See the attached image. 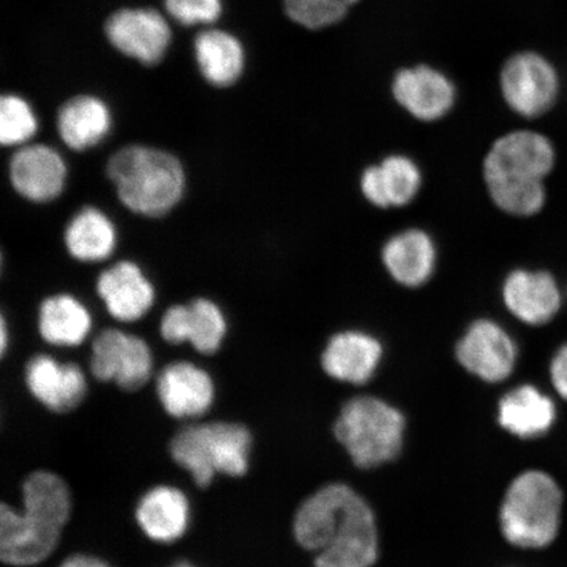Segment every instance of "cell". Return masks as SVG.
I'll return each instance as SVG.
<instances>
[{
    "label": "cell",
    "instance_id": "14",
    "mask_svg": "<svg viewBox=\"0 0 567 567\" xmlns=\"http://www.w3.org/2000/svg\"><path fill=\"white\" fill-rule=\"evenodd\" d=\"M24 384L35 401L54 414H68L86 400L89 382L81 365L61 363L47 353L33 354L24 368Z\"/></svg>",
    "mask_w": 567,
    "mask_h": 567
},
{
    "label": "cell",
    "instance_id": "5",
    "mask_svg": "<svg viewBox=\"0 0 567 567\" xmlns=\"http://www.w3.org/2000/svg\"><path fill=\"white\" fill-rule=\"evenodd\" d=\"M406 421L401 411L375 396H357L337 417L336 436L353 464L373 470L400 455Z\"/></svg>",
    "mask_w": 567,
    "mask_h": 567
},
{
    "label": "cell",
    "instance_id": "32",
    "mask_svg": "<svg viewBox=\"0 0 567 567\" xmlns=\"http://www.w3.org/2000/svg\"><path fill=\"white\" fill-rule=\"evenodd\" d=\"M169 19L183 27L212 25L223 17V0H163Z\"/></svg>",
    "mask_w": 567,
    "mask_h": 567
},
{
    "label": "cell",
    "instance_id": "35",
    "mask_svg": "<svg viewBox=\"0 0 567 567\" xmlns=\"http://www.w3.org/2000/svg\"><path fill=\"white\" fill-rule=\"evenodd\" d=\"M10 344V330L9 323H7L4 316H2V322H0V350H2V357H4L7 349Z\"/></svg>",
    "mask_w": 567,
    "mask_h": 567
},
{
    "label": "cell",
    "instance_id": "18",
    "mask_svg": "<svg viewBox=\"0 0 567 567\" xmlns=\"http://www.w3.org/2000/svg\"><path fill=\"white\" fill-rule=\"evenodd\" d=\"M502 300L520 322L544 326L563 307V293L555 276L547 271L517 268L502 284Z\"/></svg>",
    "mask_w": 567,
    "mask_h": 567
},
{
    "label": "cell",
    "instance_id": "22",
    "mask_svg": "<svg viewBox=\"0 0 567 567\" xmlns=\"http://www.w3.org/2000/svg\"><path fill=\"white\" fill-rule=\"evenodd\" d=\"M390 278L406 288H420L435 274L437 248L434 238L422 229H406L390 237L381 250Z\"/></svg>",
    "mask_w": 567,
    "mask_h": 567
},
{
    "label": "cell",
    "instance_id": "13",
    "mask_svg": "<svg viewBox=\"0 0 567 567\" xmlns=\"http://www.w3.org/2000/svg\"><path fill=\"white\" fill-rule=\"evenodd\" d=\"M62 530L7 503L0 506V558L13 567L44 563L59 548Z\"/></svg>",
    "mask_w": 567,
    "mask_h": 567
},
{
    "label": "cell",
    "instance_id": "16",
    "mask_svg": "<svg viewBox=\"0 0 567 567\" xmlns=\"http://www.w3.org/2000/svg\"><path fill=\"white\" fill-rule=\"evenodd\" d=\"M95 288L106 313L122 323L141 321L157 301L153 281L133 260H118L104 269L97 276Z\"/></svg>",
    "mask_w": 567,
    "mask_h": 567
},
{
    "label": "cell",
    "instance_id": "15",
    "mask_svg": "<svg viewBox=\"0 0 567 567\" xmlns=\"http://www.w3.org/2000/svg\"><path fill=\"white\" fill-rule=\"evenodd\" d=\"M396 104L423 123L442 120L455 106V83L442 70L416 65L396 71L392 81Z\"/></svg>",
    "mask_w": 567,
    "mask_h": 567
},
{
    "label": "cell",
    "instance_id": "2",
    "mask_svg": "<svg viewBox=\"0 0 567 567\" xmlns=\"http://www.w3.org/2000/svg\"><path fill=\"white\" fill-rule=\"evenodd\" d=\"M105 174L120 203L145 218L166 217L187 190L186 168L165 148L142 144L120 147L106 162Z\"/></svg>",
    "mask_w": 567,
    "mask_h": 567
},
{
    "label": "cell",
    "instance_id": "24",
    "mask_svg": "<svg viewBox=\"0 0 567 567\" xmlns=\"http://www.w3.org/2000/svg\"><path fill=\"white\" fill-rule=\"evenodd\" d=\"M194 56L198 73L212 87H233L245 73L243 42L236 34L219 28H208L196 34Z\"/></svg>",
    "mask_w": 567,
    "mask_h": 567
},
{
    "label": "cell",
    "instance_id": "17",
    "mask_svg": "<svg viewBox=\"0 0 567 567\" xmlns=\"http://www.w3.org/2000/svg\"><path fill=\"white\" fill-rule=\"evenodd\" d=\"M155 392L165 413L179 421L202 417L216 401V385L209 372L186 360L162 368Z\"/></svg>",
    "mask_w": 567,
    "mask_h": 567
},
{
    "label": "cell",
    "instance_id": "6",
    "mask_svg": "<svg viewBox=\"0 0 567 567\" xmlns=\"http://www.w3.org/2000/svg\"><path fill=\"white\" fill-rule=\"evenodd\" d=\"M503 99L516 115L537 118L557 103L561 81L547 56L530 51L515 53L499 74Z\"/></svg>",
    "mask_w": 567,
    "mask_h": 567
},
{
    "label": "cell",
    "instance_id": "21",
    "mask_svg": "<svg viewBox=\"0 0 567 567\" xmlns=\"http://www.w3.org/2000/svg\"><path fill=\"white\" fill-rule=\"evenodd\" d=\"M382 354L384 349L378 338L360 330H346L330 338L321 363L331 379L363 385L378 371Z\"/></svg>",
    "mask_w": 567,
    "mask_h": 567
},
{
    "label": "cell",
    "instance_id": "29",
    "mask_svg": "<svg viewBox=\"0 0 567 567\" xmlns=\"http://www.w3.org/2000/svg\"><path fill=\"white\" fill-rule=\"evenodd\" d=\"M485 184L495 207L509 216H536L547 203L544 181L485 177Z\"/></svg>",
    "mask_w": 567,
    "mask_h": 567
},
{
    "label": "cell",
    "instance_id": "11",
    "mask_svg": "<svg viewBox=\"0 0 567 567\" xmlns=\"http://www.w3.org/2000/svg\"><path fill=\"white\" fill-rule=\"evenodd\" d=\"M456 358L465 370L486 382H502L512 375L517 347L508 332L493 319L474 321L456 346Z\"/></svg>",
    "mask_w": 567,
    "mask_h": 567
},
{
    "label": "cell",
    "instance_id": "36",
    "mask_svg": "<svg viewBox=\"0 0 567 567\" xmlns=\"http://www.w3.org/2000/svg\"><path fill=\"white\" fill-rule=\"evenodd\" d=\"M169 567H197V566L189 561H177Z\"/></svg>",
    "mask_w": 567,
    "mask_h": 567
},
{
    "label": "cell",
    "instance_id": "12",
    "mask_svg": "<svg viewBox=\"0 0 567 567\" xmlns=\"http://www.w3.org/2000/svg\"><path fill=\"white\" fill-rule=\"evenodd\" d=\"M9 177L13 190L24 200L49 204L65 193L69 167L54 147L28 144L12 154Z\"/></svg>",
    "mask_w": 567,
    "mask_h": 567
},
{
    "label": "cell",
    "instance_id": "31",
    "mask_svg": "<svg viewBox=\"0 0 567 567\" xmlns=\"http://www.w3.org/2000/svg\"><path fill=\"white\" fill-rule=\"evenodd\" d=\"M39 117L25 97L3 94L0 97V142L7 147L30 144L39 132Z\"/></svg>",
    "mask_w": 567,
    "mask_h": 567
},
{
    "label": "cell",
    "instance_id": "19",
    "mask_svg": "<svg viewBox=\"0 0 567 567\" xmlns=\"http://www.w3.org/2000/svg\"><path fill=\"white\" fill-rule=\"evenodd\" d=\"M136 523L148 540L168 545L187 534L193 508L186 493L173 485L148 488L138 499Z\"/></svg>",
    "mask_w": 567,
    "mask_h": 567
},
{
    "label": "cell",
    "instance_id": "34",
    "mask_svg": "<svg viewBox=\"0 0 567 567\" xmlns=\"http://www.w3.org/2000/svg\"><path fill=\"white\" fill-rule=\"evenodd\" d=\"M60 567H111L109 563L97 556L87 555V553H75L69 556Z\"/></svg>",
    "mask_w": 567,
    "mask_h": 567
},
{
    "label": "cell",
    "instance_id": "7",
    "mask_svg": "<svg viewBox=\"0 0 567 567\" xmlns=\"http://www.w3.org/2000/svg\"><path fill=\"white\" fill-rule=\"evenodd\" d=\"M104 35L117 53L145 68L159 65L173 42L167 18L144 6H126L110 13L104 21Z\"/></svg>",
    "mask_w": 567,
    "mask_h": 567
},
{
    "label": "cell",
    "instance_id": "8",
    "mask_svg": "<svg viewBox=\"0 0 567 567\" xmlns=\"http://www.w3.org/2000/svg\"><path fill=\"white\" fill-rule=\"evenodd\" d=\"M153 371V351L145 339L106 329L92 340L90 372L97 381L113 382L125 392H137L151 381Z\"/></svg>",
    "mask_w": 567,
    "mask_h": 567
},
{
    "label": "cell",
    "instance_id": "4",
    "mask_svg": "<svg viewBox=\"0 0 567 567\" xmlns=\"http://www.w3.org/2000/svg\"><path fill=\"white\" fill-rule=\"evenodd\" d=\"M563 506V491L555 478L542 471L523 472L503 498L502 534L517 548H547L561 527Z\"/></svg>",
    "mask_w": 567,
    "mask_h": 567
},
{
    "label": "cell",
    "instance_id": "30",
    "mask_svg": "<svg viewBox=\"0 0 567 567\" xmlns=\"http://www.w3.org/2000/svg\"><path fill=\"white\" fill-rule=\"evenodd\" d=\"M360 0H282L284 12L296 25L308 31L336 27Z\"/></svg>",
    "mask_w": 567,
    "mask_h": 567
},
{
    "label": "cell",
    "instance_id": "28",
    "mask_svg": "<svg viewBox=\"0 0 567 567\" xmlns=\"http://www.w3.org/2000/svg\"><path fill=\"white\" fill-rule=\"evenodd\" d=\"M21 509L61 529L66 527L73 513V496L69 485L51 471L41 470L28 474L21 485Z\"/></svg>",
    "mask_w": 567,
    "mask_h": 567
},
{
    "label": "cell",
    "instance_id": "26",
    "mask_svg": "<svg viewBox=\"0 0 567 567\" xmlns=\"http://www.w3.org/2000/svg\"><path fill=\"white\" fill-rule=\"evenodd\" d=\"M94 328L91 311L71 293L45 297L39 305L38 330L45 343L54 347L83 344Z\"/></svg>",
    "mask_w": 567,
    "mask_h": 567
},
{
    "label": "cell",
    "instance_id": "9",
    "mask_svg": "<svg viewBox=\"0 0 567 567\" xmlns=\"http://www.w3.org/2000/svg\"><path fill=\"white\" fill-rule=\"evenodd\" d=\"M228 330V318L223 308L207 297L172 305L159 322L161 337L166 343H189L205 357H212L223 349Z\"/></svg>",
    "mask_w": 567,
    "mask_h": 567
},
{
    "label": "cell",
    "instance_id": "27",
    "mask_svg": "<svg viewBox=\"0 0 567 567\" xmlns=\"http://www.w3.org/2000/svg\"><path fill=\"white\" fill-rule=\"evenodd\" d=\"M556 420L555 402L534 385L517 386L499 402L498 422L502 429L520 439L547 434Z\"/></svg>",
    "mask_w": 567,
    "mask_h": 567
},
{
    "label": "cell",
    "instance_id": "23",
    "mask_svg": "<svg viewBox=\"0 0 567 567\" xmlns=\"http://www.w3.org/2000/svg\"><path fill=\"white\" fill-rule=\"evenodd\" d=\"M56 133L70 151L83 153L109 138L113 127L110 105L94 94L71 96L56 112Z\"/></svg>",
    "mask_w": 567,
    "mask_h": 567
},
{
    "label": "cell",
    "instance_id": "25",
    "mask_svg": "<svg viewBox=\"0 0 567 567\" xmlns=\"http://www.w3.org/2000/svg\"><path fill=\"white\" fill-rule=\"evenodd\" d=\"M63 245L70 257L80 264H102L115 254L118 231L105 212L87 205L69 219Z\"/></svg>",
    "mask_w": 567,
    "mask_h": 567
},
{
    "label": "cell",
    "instance_id": "1",
    "mask_svg": "<svg viewBox=\"0 0 567 567\" xmlns=\"http://www.w3.org/2000/svg\"><path fill=\"white\" fill-rule=\"evenodd\" d=\"M297 543L315 555L316 567H372L379 534L372 508L350 486L319 488L297 509Z\"/></svg>",
    "mask_w": 567,
    "mask_h": 567
},
{
    "label": "cell",
    "instance_id": "10",
    "mask_svg": "<svg viewBox=\"0 0 567 567\" xmlns=\"http://www.w3.org/2000/svg\"><path fill=\"white\" fill-rule=\"evenodd\" d=\"M556 166L551 141L535 131H515L494 141L484 159L485 177L545 181Z\"/></svg>",
    "mask_w": 567,
    "mask_h": 567
},
{
    "label": "cell",
    "instance_id": "33",
    "mask_svg": "<svg viewBox=\"0 0 567 567\" xmlns=\"http://www.w3.org/2000/svg\"><path fill=\"white\" fill-rule=\"evenodd\" d=\"M549 373L553 388L567 401V344L559 347L553 357Z\"/></svg>",
    "mask_w": 567,
    "mask_h": 567
},
{
    "label": "cell",
    "instance_id": "3",
    "mask_svg": "<svg viewBox=\"0 0 567 567\" xmlns=\"http://www.w3.org/2000/svg\"><path fill=\"white\" fill-rule=\"evenodd\" d=\"M174 463L187 472L200 488H207L219 474L246 476L250 470L252 435L238 422L188 424L168 444Z\"/></svg>",
    "mask_w": 567,
    "mask_h": 567
},
{
    "label": "cell",
    "instance_id": "20",
    "mask_svg": "<svg viewBox=\"0 0 567 567\" xmlns=\"http://www.w3.org/2000/svg\"><path fill=\"white\" fill-rule=\"evenodd\" d=\"M422 169L406 155L393 154L360 176V190L375 208H402L415 200L422 188Z\"/></svg>",
    "mask_w": 567,
    "mask_h": 567
}]
</instances>
